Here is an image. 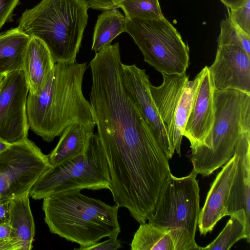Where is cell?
<instances>
[{"label": "cell", "mask_w": 250, "mask_h": 250, "mask_svg": "<svg viewBox=\"0 0 250 250\" xmlns=\"http://www.w3.org/2000/svg\"><path fill=\"white\" fill-rule=\"evenodd\" d=\"M86 62L56 63L37 94L28 93L26 111L29 128L47 142L75 125L93 132L96 120L82 84Z\"/></svg>", "instance_id": "cell-1"}, {"label": "cell", "mask_w": 250, "mask_h": 250, "mask_svg": "<svg viewBox=\"0 0 250 250\" xmlns=\"http://www.w3.org/2000/svg\"><path fill=\"white\" fill-rule=\"evenodd\" d=\"M119 207L86 196L80 190L56 193L43 199L44 221L50 232L78 244L83 250L103 238L119 235Z\"/></svg>", "instance_id": "cell-2"}, {"label": "cell", "mask_w": 250, "mask_h": 250, "mask_svg": "<svg viewBox=\"0 0 250 250\" xmlns=\"http://www.w3.org/2000/svg\"><path fill=\"white\" fill-rule=\"evenodd\" d=\"M89 7L85 0H41L23 12L18 27L30 37L42 41L55 63H73L81 47Z\"/></svg>", "instance_id": "cell-3"}, {"label": "cell", "mask_w": 250, "mask_h": 250, "mask_svg": "<svg viewBox=\"0 0 250 250\" xmlns=\"http://www.w3.org/2000/svg\"><path fill=\"white\" fill-rule=\"evenodd\" d=\"M215 118L203 143L192 151V170L208 176L234 154L242 135L250 130V94L234 90L214 89Z\"/></svg>", "instance_id": "cell-4"}, {"label": "cell", "mask_w": 250, "mask_h": 250, "mask_svg": "<svg viewBox=\"0 0 250 250\" xmlns=\"http://www.w3.org/2000/svg\"><path fill=\"white\" fill-rule=\"evenodd\" d=\"M197 175L193 170L180 178L170 172L148 219L169 233L175 250H201L195 240L201 210Z\"/></svg>", "instance_id": "cell-5"}, {"label": "cell", "mask_w": 250, "mask_h": 250, "mask_svg": "<svg viewBox=\"0 0 250 250\" xmlns=\"http://www.w3.org/2000/svg\"><path fill=\"white\" fill-rule=\"evenodd\" d=\"M110 181L101 141L92 132L84 151L63 164L50 166L33 186L29 196L38 200L69 190H109Z\"/></svg>", "instance_id": "cell-6"}, {"label": "cell", "mask_w": 250, "mask_h": 250, "mask_svg": "<svg viewBox=\"0 0 250 250\" xmlns=\"http://www.w3.org/2000/svg\"><path fill=\"white\" fill-rule=\"evenodd\" d=\"M125 32L141 51L144 61L161 74L186 73L189 48L165 18L145 20L125 17Z\"/></svg>", "instance_id": "cell-7"}, {"label": "cell", "mask_w": 250, "mask_h": 250, "mask_svg": "<svg viewBox=\"0 0 250 250\" xmlns=\"http://www.w3.org/2000/svg\"><path fill=\"white\" fill-rule=\"evenodd\" d=\"M162 74V84L158 86L150 84V91L171 149L180 156L183 132L197 90L199 74L192 80L186 73Z\"/></svg>", "instance_id": "cell-8"}, {"label": "cell", "mask_w": 250, "mask_h": 250, "mask_svg": "<svg viewBox=\"0 0 250 250\" xmlns=\"http://www.w3.org/2000/svg\"><path fill=\"white\" fill-rule=\"evenodd\" d=\"M50 166L48 155L28 138L10 144L0 154V173L12 196L29 192Z\"/></svg>", "instance_id": "cell-9"}, {"label": "cell", "mask_w": 250, "mask_h": 250, "mask_svg": "<svg viewBox=\"0 0 250 250\" xmlns=\"http://www.w3.org/2000/svg\"><path fill=\"white\" fill-rule=\"evenodd\" d=\"M28 92L22 70L3 77L0 89V138L9 144L27 138Z\"/></svg>", "instance_id": "cell-10"}, {"label": "cell", "mask_w": 250, "mask_h": 250, "mask_svg": "<svg viewBox=\"0 0 250 250\" xmlns=\"http://www.w3.org/2000/svg\"><path fill=\"white\" fill-rule=\"evenodd\" d=\"M122 79L128 96L154 131L167 158L171 159L174 153L150 93L149 76L135 64L123 63Z\"/></svg>", "instance_id": "cell-11"}, {"label": "cell", "mask_w": 250, "mask_h": 250, "mask_svg": "<svg viewBox=\"0 0 250 250\" xmlns=\"http://www.w3.org/2000/svg\"><path fill=\"white\" fill-rule=\"evenodd\" d=\"M208 69L215 89H234L250 94V57L240 46H218Z\"/></svg>", "instance_id": "cell-12"}, {"label": "cell", "mask_w": 250, "mask_h": 250, "mask_svg": "<svg viewBox=\"0 0 250 250\" xmlns=\"http://www.w3.org/2000/svg\"><path fill=\"white\" fill-rule=\"evenodd\" d=\"M198 73L200 79L197 90L183 132V136L188 140L192 151L208 135L215 118V89L208 66H205Z\"/></svg>", "instance_id": "cell-13"}, {"label": "cell", "mask_w": 250, "mask_h": 250, "mask_svg": "<svg viewBox=\"0 0 250 250\" xmlns=\"http://www.w3.org/2000/svg\"><path fill=\"white\" fill-rule=\"evenodd\" d=\"M238 159L234 152L212 183L199 214L197 226L201 235L211 232L218 221L227 216L229 193Z\"/></svg>", "instance_id": "cell-14"}, {"label": "cell", "mask_w": 250, "mask_h": 250, "mask_svg": "<svg viewBox=\"0 0 250 250\" xmlns=\"http://www.w3.org/2000/svg\"><path fill=\"white\" fill-rule=\"evenodd\" d=\"M234 152L237 154L238 159L229 190L227 215L243 209L250 223V130L245 132L240 137Z\"/></svg>", "instance_id": "cell-15"}, {"label": "cell", "mask_w": 250, "mask_h": 250, "mask_svg": "<svg viewBox=\"0 0 250 250\" xmlns=\"http://www.w3.org/2000/svg\"><path fill=\"white\" fill-rule=\"evenodd\" d=\"M50 52L39 38L32 36L25 50L22 70L29 93L37 94L47 83L54 67Z\"/></svg>", "instance_id": "cell-16"}, {"label": "cell", "mask_w": 250, "mask_h": 250, "mask_svg": "<svg viewBox=\"0 0 250 250\" xmlns=\"http://www.w3.org/2000/svg\"><path fill=\"white\" fill-rule=\"evenodd\" d=\"M7 222L12 229L11 239L18 242L19 250H31L35 226L30 206L29 192L9 199Z\"/></svg>", "instance_id": "cell-17"}, {"label": "cell", "mask_w": 250, "mask_h": 250, "mask_svg": "<svg viewBox=\"0 0 250 250\" xmlns=\"http://www.w3.org/2000/svg\"><path fill=\"white\" fill-rule=\"evenodd\" d=\"M29 39L18 27L0 33V75L22 70Z\"/></svg>", "instance_id": "cell-18"}, {"label": "cell", "mask_w": 250, "mask_h": 250, "mask_svg": "<svg viewBox=\"0 0 250 250\" xmlns=\"http://www.w3.org/2000/svg\"><path fill=\"white\" fill-rule=\"evenodd\" d=\"M92 132L79 125L65 128L58 144L47 155L51 166L61 165L82 154Z\"/></svg>", "instance_id": "cell-19"}, {"label": "cell", "mask_w": 250, "mask_h": 250, "mask_svg": "<svg viewBox=\"0 0 250 250\" xmlns=\"http://www.w3.org/2000/svg\"><path fill=\"white\" fill-rule=\"evenodd\" d=\"M125 18L117 7L104 10L98 16L93 32L91 49L98 52L125 32Z\"/></svg>", "instance_id": "cell-20"}, {"label": "cell", "mask_w": 250, "mask_h": 250, "mask_svg": "<svg viewBox=\"0 0 250 250\" xmlns=\"http://www.w3.org/2000/svg\"><path fill=\"white\" fill-rule=\"evenodd\" d=\"M230 219L218 236L201 250H229L237 241L246 239L250 242V226L245 211L240 209L229 215Z\"/></svg>", "instance_id": "cell-21"}, {"label": "cell", "mask_w": 250, "mask_h": 250, "mask_svg": "<svg viewBox=\"0 0 250 250\" xmlns=\"http://www.w3.org/2000/svg\"><path fill=\"white\" fill-rule=\"evenodd\" d=\"M130 246L132 250H175L169 233L150 222L140 224Z\"/></svg>", "instance_id": "cell-22"}, {"label": "cell", "mask_w": 250, "mask_h": 250, "mask_svg": "<svg viewBox=\"0 0 250 250\" xmlns=\"http://www.w3.org/2000/svg\"><path fill=\"white\" fill-rule=\"evenodd\" d=\"M116 7L131 18L153 20L164 17L158 0H125Z\"/></svg>", "instance_id": "cell-23"}, {"label": "cell", "mask_w": 250, "mask_h": 250, "mask_svg": "<svg viewBox=\"0 0 250 250\" xmlns=\"http://www.w3.org/2000/svg\"><path fill=\"white\" fill-rule=\"evenodd\" d=\"M217 42L218 46L238 45L250 57V35L246 33L238 27L228 13L227 17L221 21L220 33Z\"/></svg>", "instance_id": "cell-24"}, {"label": "cell", "mask_w": 250, "mask_h": 250, "mask_svg": "<svg viewBox=\"0 0 250 250\" xmlns=\"http://www.w3.org/2000/svg\"><path fill=\"white\" fill-rule=\"evenodd\" d=\"M228 9V13L234 23L246 33L250 35V0L235 9Z\"/></svg>", "instance_id": "cell-25"}, {"label": "cell", "mask_w": 250, "mask_h": 250, "mask_svg": "<svg viewBox=\"0 0 250 250\" xmlns=\"http://www.w3.org/2000/svg\"><path fill=\"white\" fill-rule=\"evenodd\" d=\"M20 0H0V29L12 20L14 9Z\"/></svg>", "instance_id": "cell-26"}, {"label": "cell", "mask_w": 250, "mask_h": 250, "mask_svg": "<svg viewBox=\"0 0 250 250\" xmlns=\"http://www.w3.org/2000/svg\"><path fill=\"white\" fill-rule=\"evenodd\" d=\"M118 235L109 237L108 239L102 242H98L92 246H88L83 250H115L121 248V244L118 239Z\"/></svg>", "instance_id": "cell-27"}, {"label": "cell", "mask_w": 250, "mask_h": 250, "mask_svg": "<svg viewBox=\"0 0 250 250\" xmlns=\"http://www.w3.org/2000/svg\"><path fill=\"white\" fill-rule=\"evenodd\" d=\"M125 0H85L91 8L103 11L116 7Z\"/></svg>", "instance_id": "cell-28"}, {"label": "cell", "mask_w": 250, "mask_h": 250, "mask_svg": "<svg viewBox=\"0 0 250 250\" xmlns=\"http://www.w3.org/2000/svg\"><path fill=\"white\" fill-rule=\"evenodd\" d=\"M12 197L5 179L0 173V201L9 199Z\"/></svg>", "instance_id": "cell-29"}, {"label": "cell", "mask_w": 250, "mask_h": 250, "mask_svg": "<svg viewBox=\"0 0 250 250\" xmlns=\"http://www.w3.org/2000/svg\"><path fill=\"white\" fill-rule=\"evenodd\" d=\"M12 229L8 222H0V240L10 239Z\"/></svg>", "instance_id": "cell-30"}, {"label": "cell", "mask_w": 250, "mask_h": 250, "mask_svg": "<svg viewBox=\"0 0 250 250\" xmlns=\"http://www.w3.org/2000/svg\"><path fill=\"white\" fill-rule=\"evenodd\" d=\"M0 250H19L18 243L12 239L0 240Z\"/></svg>", "instance_id": "cell-31"}, {"label": "cell", "mask_w": 250, "mask_h": 250, "mask_svg": "<svg viewBox=\"0 0 250 250\" xmlns=\"http://www.w3.org/2000/svg\"><path fill=\"white\" fill-rule=\"evenodd\" d=\"M9 199L0 201V222L8 221Z\"/></svg>", "instance_id": "cell-32"}, {"label": "cell", "mask_w": 250, "mask_h": 250, "mask_svg": "<svg viewBox=\"0 0 250 250\" xmlns=\"http://www.w3.org/2000/svg\"><path fill=\"white\" fill-rule=\"evenodd\" d=\"M229 9H235L243 5L248 0H220Z\"/></svg>", "instance_id": "cell-33"}, {"label": "cell", "mask_w": 250, "mask_h": 250, "mask_svg": "<svg viewBox=\"0 0 250 250\" xmlns=\"http://www.w3.org/2000/svg\"><path fill=\"white\" fill-rule=\"evenodd\" d=\"M10 145L0 138V154L7 148Z\"/></svg>", "instance_id": "cell-34"}, {"label": "cell", "mask_w": 250, "mask_h": 250, "mask_svg": "<svg viewBox=\"0 0 250 250\" xmlns=\"http://www.w3.org/2000/svg\"><path fill=\"white\" fill-rule=\"evenodd\" d=\"M3 77H4L3 76L0 75V87H1L2 80Z\"/></svg>", "instance_id": "cell-35"}]
</instances>
